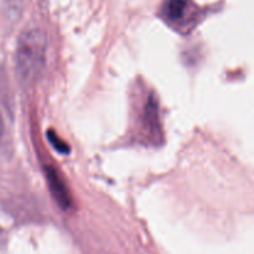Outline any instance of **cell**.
Segmentation results:
<instances>
[{
	"instance_id": "6da1fadb",
	"label": "cell",
	"mask_w": 254,
	"mask_h": 254,
	"mask_svg": "<svg viewBox=\"0 0 254 254\" xmlns=\"http://www.w3.org/2000/svg\"><path fill=\"white\" fill-rule=\"evenodd\" d=\"M44 52V37L37 31L27 32L21 39L19 47L20 67L26 72L40 66Z\"/></svg>"
},
{
	"instance_id": "7a4b0ae2",
	"label": "cell",
	"mask_w": 254,
	"mask_h": 254,
	"mask_svg": "<svg viewBox=\"0 0 254 254\" xmlns=\"http://www.w3.org/2000/svg\"><path fill=\"white\" fill-rule=\"evenodd\" d=\"M188 10L186 0H166L163 5L164 16L171 21L180 20Z\"/></svg>"
},
{
	"instance_id": "3957f363",
	"label": "cell",
	"mask_w": 254,
	"mask_h": 254,
	"mask_svg": "<svg viewBox=\"0 0 254 254\" xmlns=\"http://www.w3.org/2000/svg\"><path fill=\"white\" fill-rule=\"evenodd\" d=\"M47 180H49L50 186H51V191L56 200L61 203L62 206L68 205V197H67V190L64 189V185L62 184L61 179L57 176L56 173L49 170L47 174Z\"/></svg>"
},
{
	"instance_id": "277c9868",
	"label": "cell",
	"mask_w": 254,
	"mask_h": 254,
	"mask_svg": "<svg viewBox=\"0 0 254 254\" xmlns=\"http://www.w3.org/2000/svg\"><path fill=\"white\" fill-rule=\"evenodd\" d=\"M2 129H4V124H2L1 116H0V136H1V134H2Z\"/></svg>"
}]
</instances>
